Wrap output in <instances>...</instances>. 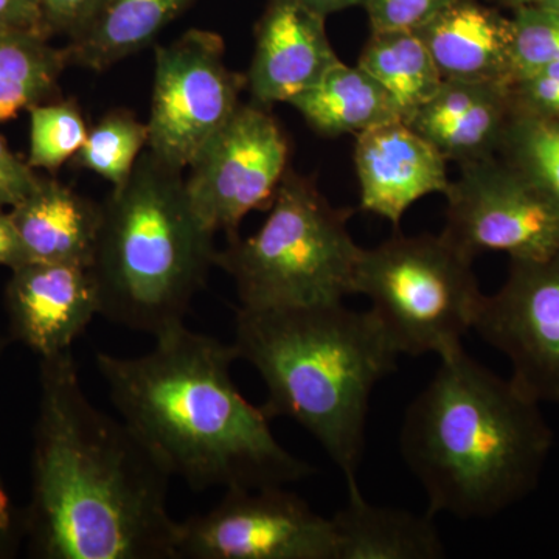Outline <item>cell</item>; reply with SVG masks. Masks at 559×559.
<instances>
[{
  "label": "cell",
  "mask_w": 559,
  "mask_h": 559,
  "mask_svg": "<svg viewBox=\"0 0 559 559\" xmlns=\"http://www.w3.org/2000/svg\"><path fill=\"white\" fill-rule=\"evenodd\" d=\"M360 209L399 229L407 209L450 189L448 160L409 124L396 120L356 135Z\"/></svg>",
  "instance_id": "15"
},
{
  "label": "cell",
  "mask_w": 559,
  "mask_h": 559,
  "mask_svg": "<svg viewBox=\"0 0 559 559\" xmlns=\"http://www.w3.org/2000/svg\"><path fill=\"white\" fill-rule=\"evenodd\" d=\"M106 0H39L47 35L79 38L94 22Z\"/></svg>",
  "instance_id": "30"
},
{
  "label": "cell",
  "mask_w": 559,
  "mask_h": 559,
  "mask_svg": "<svg viewBox=\"0 0 559 559\" xmlns=\"http://www.w3.org/2000/svg\"><path fill=\"white\" fill-rule=\"evenodd\" d=\"M513 116L510 83L443 80L407 124L462 165L498 156Z\"/></svg>",
  "instance_id": "16"
},
{
  "label": "cell",
  "mask_w": 559,
  "mask_h": 559,
  "mask_svg": "<svg viewBox=\"0 0 559 559\" xmlns=\"http://www.w3.org/2000/svg\"><path fill=\"white\" fill-rule=\"evenodd\" d=\"M5 310L11 337L50 358L72 349L100 316V293L91 267L28 261L11 270Z\"/></svg>",
  "instance_id": "13"
},
{
  "label": "cell",
  "mask_w": 559,
  "mask_h": 559,
  "mask_svg": "<svg viewBox=\"0 0 559 559\" xmlns=\"http://www.w3.org/2000/svg\"><path fill=\"white\" fill-rule=\"evenodd\" d=\"M474 259L443 234H395L373 249H362L355 294L370 300V311L401 355H436L463 348L474 330L481 294Z\"/></svg>",
  "instance_id": "7"
},
{
  "label": "cell",
  "mask_w": 559,
  "mask_h": 559,
  "mask_svg": "<svg viewBox=\"0 0 559 559\" xmlns=\"http://www.w3.org/2000/svg\"><path fill=\"white\" fill-rule=\"evenodd\" d=\"M148 353L95 364L121 419L194 491L288 487L314 466L282 447L263 407L231 378L234 345L194 333L186 323L154 337Z\"/></svg>",
  "instance_id": "2"
},
{
  "label": "cell",
  "mask_w": 559,
  "mask_h": 559,
  "mask_svg": "<svg viewBox=\"0 0 559 559\" xmlns=\"http://www.w3.org/2000/svg\"><path fill=\"white\" fill-rule=\"evenodd\" d=\"M516 112L559 120V62L510 81Z\"/></svg>",
  "instance_id": "29"
},
{
  "label": "cell",
  "mask_w": 559,
  "mask_h": 559,
  "mask_svg": "<svg viewBox=\"0 0 559 559\" xmlns=\"http://www.w3.org/2000/svg\"><path fill=\"white\" fill-rule=\"evenodd\" d=\"M474 331L502 353L511 380L539 404H559V249L510 261L506 282L481 300Z\"/></svg>",
  "instance_id": "12"
},
{
  "label": "cell",
  "mask_w": 559,
  "mask_h": 559,
  "mask_svg": "<svg viewBox=\"0 0 559 559\" xmlns=\"http://www.w3.org/2000/svg\"><path fill=\"white\" fill-rule=\"evenodd\" d=\"M500 154L538 179L559 202V120L514 110Z\"/></svg>",
  "instance_id": "26"
},
{
  "label": "cell",
  "mask_w": 559,
  "mask_h": 559,
  "mask_svg": "<svg viewBox=\"0 0 559 559\" xmlns=\"http://www.w3.org/2000/svg\"><path fill=\"white\" fill-rule=\"evenodd\" d=\"M325 16L299 0H267L255 27V49L246 73L253 103H288L340 62Z\"/></svg>",
  "instance_id": "14"
},
{
  "label": "cell",
  "mask_w": 559,
  "mask_h": 559,
  "mask_svg": "<svg viewBox=\"0 0 559 559\" xmlns=\"http://www.w3.org/2000/svg\"><path fill=\"white\" fill-rule=\"evenodd\" d=\"M511 81L559 62V14L546 5H527L511 14Z\"/></svg>",
  "instance_id": "27"
},
{
  "label": "cell",
  "mask_w": 559,
  "mask_h": 559,
  "mask_svg": "<svg viewBox=\"0 0 559 559\" xmlns=\"http://www.w3.org/2000/svg\"><path fill=\"white\" fill-rule=\"evenodd\" d=\"M194 0H106L87 31L64 46L69 66L103 72L148 47Z\"/></svg>",
  "instance_id": "21"
},
{
  "label": "cell",
  "mask_w": 559,
  "mask_h": 559,
  "mask_svg": "<svg viewBox=\"0 0 559 559\" xmlns=\"http://www.w3.org/2000/svg\"><path fill=\"white\" fill-rule=\"evenodd\" d=\"M554 448L538 401L460 348L404 415L400 451L428 513L488 520L532 495Z\"/></svg>",
  "instance_id": "3"
},
{
  "label": "cell",
  "mask_w": 559,
  "mask_h": 559,
  "mask_svg": "<svg viewBox=\"0 0 559 559\" xmlns=\"http://www.w3.org/2000/svg\"><path fill=\"white\" fill-rule=\"evenodd\" d=\"M358 66L384 87L404 123L414 119L443 83L417 32H371Z\"/></svg>",
  "instance_id": "22"
},
{
  "label": "cell",
  "mask_w": 559,
  "mask_h": 559,
  "mask_svg": "<svg viewBox=\"0 0 559 559\" xmlns=\"http://www.w3.org/2000/svg\"><path fill=\"white\" fill-rule=\"evenodd\" d=\"M171 479L127 421L94 406L73 349L39 359L32 499L22 516L33 557L178 559Z\"/></svg>",
  "instance_id": "1"
},
{
  "label": "cell",
  "mask_w": 559,
  "mask_h": 559,
  "mask_svg": "<svg viewBox=\"0 0 559 559\" xmlns=\"http://www.w3.org/2000/svg\"><path fill=\"white\" fill-rule=\"evenodd\" d=\"M24 263V252H22L20 238H17L10 213H3L0 210V266L14 270Z\"/></svg>",
  "instance_id": "34"
},
{
  "label": "cell",
  "mask_w": 559,
  "mask_h": 559,
  "mask_svg": "<svg viewBox=\"0 0 559 559\" xmlns=\"http://www.w3.org/2000/svg\"><path fill=\"white\" fill-rule=\"evenodd\" d=\"M289 156L288 135L271 108L241 103L187 168L191 207L210 231L237 240L246 215L271 207Z\"/></svg>",
  "instance_id": "10"
},
{
  "label": "cell",
  "mask_w": 559,
  "mask_h": 559,
  "mask_svg": "<svg viewBox=\"0 0 559 559\" xmlns=\"http://www.w3.org/2000/svg\"><path fill=\"white\" fill-rule=\"evenodd\" d=\"M148 124L142 123L131 110H109L90 128L72 164L102 176L117 189L130 178L140 154L148 146Z\"/></svg>",
  "instance_id": "24"
},
{
  "label": "cell",
  "mask_w": 559,
  "mask_h": 559,
  "mask_svg": "<svg viewBox=\"0 0 559 559\" xmlns=\"http://www.w3.org/2000/svg\"><path fill=\"white\" fill-rule=\"evenodd\" d=\"M340 559H441L447 547L436 516L374 506L358 487L347 488V503L333 516Z\"/></svg>",
  "instance_id": "19"
},
{
  "label": "cell",
  "mask_w": 559,
  "mask_h": 559,
  "mask_svg": "<svg viewBox=\"0 0 559 559\" xmlns=\"http://www.w3.org/2000/svg\"><path fill=\"white\" fill-rule=\"evenodd\" d=\"M7 344L9 341L0 334V358L5 352ZM22 535H24L22 516L14 509L9 491L3 485L2 476H0V558L13 557Z\"/></svg>",
  "instance_id": "33"
},
{
  "label": "cell",
  "mask_w": 559,
  "mask_h": 559,
  "mask_svg": "<svg viewBox=\"0 0 559 559\" xmlns=\"http://www.w3.org/2000/svg\"><path fill=\"white\" fill-rule=\"evenodd\" d=\"M451 0H364L371 32H415Z\"/></svg>",
  "instance_id": "28"
},
{
  "label": "cell",
  "mask_w": 559,
  "mask_h": 559,
  "mask_svg": "<svg viewBox=\"0 0 559 559\" xmlns=\"http://www.w3.org/2000/svg\"><path fill=\"white\" fill-rule=\"evenodd\" d=\"M299 2L325 17L342 10L364 5V0H299Z\"/></svg>",
  "instance_id": "35"
},
{
  "label": "cell",
  "mask_w": 559,
  "mask_h": 559,
  "mask_svg": "<svg viewBox=\"0 0 559 559\" xmlns=\"http://www.w3.org/2000/svg\"><path fill=\"white\" fill-rule=\"evenodd\" d=\"M102 207L91 266L102 318L153 337L186 323L218 249L191 207L183 171L145 150Z\"/></svg>",
  "instance_id": "5"
},
{
  "label": "cell",
  "mask_w": 559,
  "mask_h": 559,
  "mask_svg": "<svg viewBox=\"0 0 559 559\" xmlns=\"http://www.w3.org/2000/svg\"><path fill=\"white\" fill-rule=\"evenodd\" d=\"M267 390L264 414L293 419L358 487L373 390L396 370L400 353L373 312L340 304L238 308L231 342Z\"/></svg>",
  "instance_id": "4"
},
{
  "label": "cell",
  "mask_w": 559,
  "mask_h": 559,
  "mask_svg": "<svg viewBox=\"0 0 559 559\" xmlns=\"http://www.w3.org/2000/svg\"><path fill=\"white\" fill-rule=\"evenodd\" d=\"M539 5L549 7V9L557 11L559 14V0H547L546 3H539Z\"/></svg>",
  "instance_id": "37"
},
{
  "label": "cell",
  "mask_w": 559,
  "mask_h": 559,
  "mask_svg": "<svg viewBox=\"0 0 559 559\" xmlns=\"http://www.w3.org/2000/svg\"><path fill=\"white\" fill-rule=\"evenodd\" d=\"M428 47L441 79L511 81V17L479 0H451L415 31Z\"/></svg>",
  "instance_id": "18"
},
{
  "label": "cell",
  "mask_w": 559,
  "mask_h": 559,
  "mask_svg": "<svg viewBox=\"0 0 559 559\" xmlns=\"http://www.w3.org/2000/svg\"><path fill=\"white\" fill-rule=\"evenodd\" d=\"M39 175L35 168L22 160L0 135V207L16 205L38 186Z\"/></svg>",
  "instance_id": "31"
},
{
  "label": "cell",
  "mask_w": 559,
  "mask_h": 559,
  "mask_svg": "<svg viewBox=\"0 0 559 559\" xmlns=\"http://www.w3.org/2000/svg\"><path fill=\"white\" fill-rule=\"evenodd\" d=\"M25 263L91 267L100 235L103 207L60 180L40 176L28 197L11 207Z\"/></svg>",
  "instance_id": "17"
},
{
  "label": "cell",
  "mask_w": 559,
  "mask_h": 559,
  "mask_svg": "<svg viewBox=\"0 0 559 559\" xmlns=\"http://www.w3.org/2000/svg\"><path fill=\"white\" fill-rule=\"evenodd\" d=\"M496 5L502 7V9H509L511 11L521 9V7L527 5H539V3H546L547 0H491Z\"/></svg>",
  "instance_id": "36"
},
{
  "label": "cell",
  "mask_w": 559,
  "mask_h": 559,
  "mask_svg": "<svg viewBox=\"0 0 559 559\" xmlns=\"http://www.w3.org/2000/svg\"><path fill=\"white\" fill-rule=\"evenodd\" d=\"M31 114V151L28 165L32 168L55 175L66 162L72 160L87 139L90 127L84 120L79 103L69 98L39 103L28 109Z\"/></svg>",
  "instance_id": "25"
},
{
  "label": "cell",
  "mask_w": 559,
  "mask_h": 559,
  "mask_svg": "<svg viewBox=\"0 0 559 559\" xmlns=\"http://www.w3.org/2000/svg\"><path fill=\"white\" fill-rule=\"evenodd\" d=\"M441 234L463 252L543 260L559 249V202L538 179L502 154L460 165L447 193Z\"/></svg>",
  "instance_id": "8"
},
{
  "label": "cell",
  "mask_w": 559,
  "mask_h": 559,
  "mask_svg": "<svg viewBox=\"0 0 559 559\" xmlns=\"http://www.w3.org/2000/svg\"><path fill=\"white\" fill-rule=\"evenodd\" d=\"M312 130L326 138L355 134L400 120L384 87L358 64L337 62L289 102Z\"/></svg>",
  "instance_id": "20"
},
{
  "label": "cell",
  "mask_w": 559,
  "mask_h": 559,
  "mask_svg": "<svg viewBox=\"0 0 559 559\" xmlns=\"http://www.w3.org/2000/svg\"><path fill=\"white\" fill-rule=\"evenodd\" d=\"M38 35H0V123L22 109L60 98L64 47Z\"/></svg>",
  "instance_id": "23"
},
{
  "label": "cell",
  "mask_w": 559,
  "mask_h": 559,
  "mask_svg": "<svg viewBox=\"0 0 559 559\" xmlns=\"http://www.w3.org/2000/svg\"><path fill=\"white\" fill-rule=\"evenodd\" d=\"M245 90L246 75L226 64L218 33L193 28L157 47L146 150L186 171L234 116Z\"/></svg>",
  "instance_id": "9"
},
{
  "label": "cell",
  "mask_w": 559,
  "mask_h": 559,
  "mask_svg": "<svg viewBox=\"0 0 559 559\" xmlns=\"http://www.w3.org/2000/svg\"><path fill=\"white\" fill-rule=\"evenodd\" d=\"M17 33L50 39L44 27L39 0H0V35Z\"/></svg>",
  "instance_id": "32"
},
{
  "label": "cell",
  "mask_w": 559,
  "mask_h": 559,
  "mask_svg": "<svg viewBox=\"0 0 559 559\" xmlns=\"http://www.w3.org/2000/svg\"><path fill=\"white\" fill-rule=\"evenodd\" d=\"M352 216L289 167L263 226L218 250L215 266L234 280L248 310L340 304L355 294L362 253L349 231Z\"/></svg>",
  "instance_id": "6"
},
{
  "label": "cell",
  "mask_w": 559,
  "mask_h": 559,
  "mask_svg": "<svg viewBox=\"0 0 559 559\" xmlns=\"http://www.w3.org/2000/svg\"><path fill=\"white\" fill-rule=\"evenodd\" d=\"M178 559H340V538L333 518L282 485L231 488L179 522Z\"/></svg>",
  "instance_id": "11"
}]
</instances>
